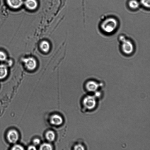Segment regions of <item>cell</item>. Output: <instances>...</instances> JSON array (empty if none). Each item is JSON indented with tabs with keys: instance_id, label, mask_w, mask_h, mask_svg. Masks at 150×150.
Here are the masks:
<instances>
[{
	"instance_id": "cell-11",
	"label": "cell",
	"mask_w": 150,
	"mask_h": 150,
	"mask_svg": "<svg viewBox=\"0 0 150 150\" xmlns=\"http://www.w3.org/2000/svg\"><path fill=\"white\" fill-rule=\"evenodd\" d=\"M8 73V69L6 65L0 64V79H3L7 76Z\"/></svg>"
},
{
	"instance_id": "cell-1",
	"label": "cell",
	"mask_w": 150,
	"mask_h": 150,
	"mask_svg": "<svg viewBox=\"0 0 150 150\" xmlns=\"http://www.w3.org/2000/svg\"><path fill=\"white\" fill-rule=\"evenodd\" d=\"M102 95L101 93L95 94L88 93L83 100L82 104L83 108L87 111L92 112L96 110L98 107Z\"/></svg>"
},
{
	"instance_id": "cell-19",
	"label": "cell",
	"mask_w": 150,
	"mask_h": 150,
	"mask_svg": "<svg viewBox=\"0 0 150 150\" xmlns=\"http://www.w3.org/2000/svg\"><path fill=\"white\" fill-rule=\"evenodd\" d=\"M33 145L35 146L38 145L40 144V140L38 138H35L33 139Z\"/></svg>"
},
{
	"instance_id": "cell-5",
	"label": "cell",
	"mask_w": 150,
	"mask_h": 150,
	"mask_svg": "<svg viewBox=\"0 0 150 150\" xmlns=\"http://www.w3.org/2000/svg\"><path fill=\"white\" fill-rule=\"evenodd\" d=\"M23 62L26 69L29 71H33L37 67V62L34 57H29L23 60Z\"/></svg>"
},
{
	"instance_id": "cell-18",
	"label": "cell",
	"mask_w": 150,
	"mask_h": 150,
	"mask_svg": "<svg viewBox=\"0 0 150 150\" xmlns=\"http://www.w3.org/2000/svg\"><path fill=\"white\" fill-rule=\"evenodd\" d=\"M12 150H23L24 149L23 147L21 146L16 144L11 149Z\"/></svg>"
},
{
	"instance_id": "cell-17",
	"label": "cell",
	"mask_w": 150,
	"mask_h": 150,
	"mask_svg": "<svg viewBox=\"0 0 150 150\" xmlns=\"http://www.w3.org/2000/svg\"><path fill=\"white\" fill-rule=\"evenodd\" d=\"M7 55L3 51L0 50V61H3L6 60Z\"/></svg>"
},
{
	"instance_id": "cell-14",
	"label": "cell",
	"mask_w": 150,
	"mask_h": 150,
	"mask_svg": "<svg viewBox=\"0 0 150 150\" xmlns=\"http://www.w3.org/2000/svg\"><path fill=\"white\" fill-rule=\"evenodd\" d=\"M53 149L52 145L48 143H44L41 144L39 148L41 150H51Z\"/></svg>"
},
{
	"instance_id": "cell-15",
	"label": "cell",
	"mask_w": 150,
	"mask_h": 150,
	"mask_svg": "<svg viewBox=\"0 0 150 150\" xmlns=\"http://www.w3.org/2000/svg\"><path fill=\"white\" fill-rule=\"evenodd\" d=\"M141 4L144 6L149 8L150 6V0H140Z\"/></svg>"
},
{
	"instance_id": "cell-13",
	"label": "cell",
	"mask_w": 150,
	"mask_h": 150,
	"mask_svg": "<svg viewBox=\"0 0 150 150\" xmlns=\"http://www.w3.org/2000/svg\"><path fill=\"white\" fill-rule=\"evenodd\" d=\"M129 6L132 9H136L139 6V3L137 0H130L128 3Z\"/></svg>"
},
{
	"instance_id": "cell-3",
	"label": "cell",
	"mask_w": 150,
	"mask_h": 150,
	"mask_svg": "<svg viewBox=\"0 0 150 150\" xmlns=\"http://www.w3.org/2000/svg\"><path fill=\"white\" fill-rule=\"evenodd\" d=\"M119 44L120 52L125 56H130L135 51V44L133 41L128 37L119 42Z\"/></svg>"
},
{
	"instance_id": "cell-9",
	"label": "cell",
	"mask_w": 150,
	"mask_h": 150,
	"mask_svg": "<svg viewBox=\"0 0 150 150\" xmlns=\"http://www.w3.org/2000/svg\"><path fill=\"white\" fill-rule=\"evenodd\" d=\"M50 121L52 124L55 126H59L63 123V119L60 115L57 114H54L51 116Z\"/></svg>"
},
{
	"instance_id": "cell-16",
	"label": "cell",
	"mask_w": 150,
	"mask_h": 150,
	"mask_svg": "<svg viewBox=\"0 0 150 150\" xmlns=\"http://www.w3.org/2000/svg\"><path fill=\"white\" fill-rule=\"evenodd\" d=\"M74 149L75 150H83L85 149V148L83 144H76L74 146Z\"/></svg>"
},
{
	"instance_id": "cell-7",
	"label": "cell",
	"mask_w": 150,
	"mask_h": 150,
	"mask_svg": "<svg viewBox=\"0 0 150 150\" xmlns=\"http://www.w3.org/2000/svg\"><path fill=\"white\" fill-rule=\"evenodd\" d=\"M6 1L9 6L13 9L20 8L24 3L23 0H6Z\"/></svg>"
},
{
	"instance_id": "cell-20",
	"label": "cell",
	"mask_w": 150,
	"mask_h": 150,
	"mask_svg": "<svg viewBox=\"0 0 150 150\" xmlns=\"http://www.w3.org/2000/svg\"><path fill=\"white\" fill-rule=\"evenodd\" d=\"M28 149L35 150L36 149V148L35 146L33 144L29 146L28 147Z\"/></svg>"
},
{
	"instance_id": "cell-2",
	"label": "cell",
	"mask_w": 150,
	"mask_h": 150,
	"mask_svg": "<svg viewBox=\"0 0 150 150\" xmlns=\"http://www.w3.org/2000/svg\"><path fill=\"white\" fill-rule=\"evenodd\" d=\"M118 22L115 18H109L103 21L100 25L102 32L105 35H111L114 33L117 28Z\"/></svg>"
},
{
	"instance_id": "cell-12",
	"label": "cell",
	"mask_w": 150,
	"mask_h": 150,
	"mask_svg": "<svg viewBox=\"0 0 150 150\" xmlns=\"http://www.w3.org/2000/svg\"><path fill=\"white\" fill-rule=\"evenodd\" d=\"M46 139L48 141L52 142L54 141L56 137L54 132L52 130H50L47 131L45 134Z\"/></svg>"
},
{
	"instance_id": "cell-4",
	"label": "cell",
	"mask_w": 150,
	"mask_h": 150,
	"mask_svg": "<svg viewBox=\"0 0 150 150\" xmlns=\"http://www.w3.org/2000/svg\"><path fill=\"white\" fill-rule=\"evenodd\" d=\"M104 86V84L103 82L92 79L86 82L85 87L88 93L95 94L102 91Z\"/></svg>"
},
{
	"instance_id": "cell-6",
	"label": "cell",
	"mask_w": 150,
	"mask_h": 150,
	"mask_svg": "<svg viewBox=\"0 0 150 150\" xmlns=\"http://www.w3.org/2000/svg\"><path fill=\"white\" fill-rule=\"evenodd\" d=\"M7 137L10 143H14L18 140L19 135L17 131L15 129H11L8 132Z\"/></svg>"
},
{
	"instance_id": "cell-8",
	"label": "cell",
	"mask_w": 150,
	"mask_h": 150,
	"mask_svg": "<svg viewBox=\"0 0 150 150\" xmlns=\"http://www.w3.org/2000/svg\"><path fill=\"white\" fill-rule=\"evenodd\" d=\"M23 4L27 9L30 11L35 10L38 5L37 0H25Z\"/></svg>"
},
{
	"instance_id": "cell-10",
	"label": "cell",
	"mask_w": 150,
	"mask_h": 150,
	"mask_svg": "<svg viewBox=\"0 0 150 150\" xmlns=\"http://www.w3.org/2000/svg\"><path fill=\"white\" fill-rule=\"evenodd\" d=\"M40 48L41 51L45 53L48 52L50 49V45L48 41L43 40L40 43Z\"/></svg>"
}]
</instances>
